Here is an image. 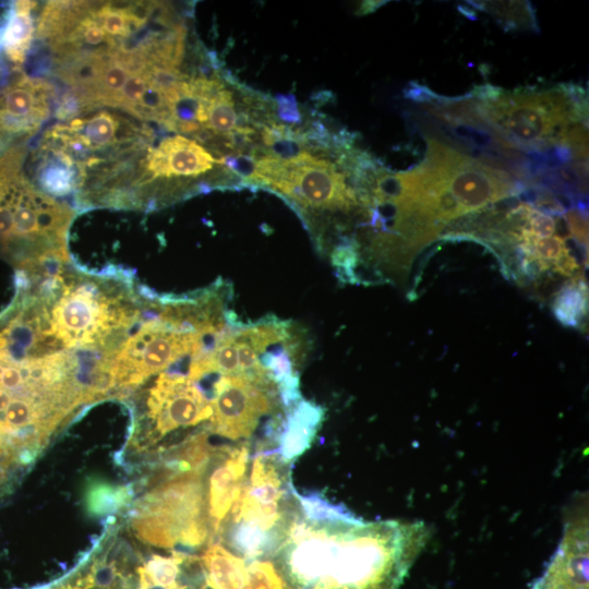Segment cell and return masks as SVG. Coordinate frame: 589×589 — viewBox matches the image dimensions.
<instances>
[{
	"mask_svg": "<svg viewBox=\"0 0 589 589\" xmlns=\"http://www.w3.org/2000/svg\"><path fill=\"white\" fill-rule=\"evenodd\" d=\"M15 320L47 351H72L108 368L153 306L125 272L92 274L70 261L22 271ZM110 370V369H109Z\"/></svg>",
	"mask_w": 589,
	"mask_h": 589,
	"instance_id": "obj_1",
	"label": "cell"
},
{
	"mask_svg": "<svg viewBox=\"0 0 589 589\" xmlns=\"http://www.w3.org/2000/svg\"><path fill=\"white\" fill-rule=\"evenodd\" d=\"M428 537L420 521L290 519L266 555L284 589H399Z\"/></svg>",
	"mask_w": 589,
	"mask_h": 589,
	"instance_id": "obj_2",
	"label": "cell"
},
{
	"mask_svg": "<svg viewBox=\"0 0 589 589\" xmlns=\"http://www.w3.org/2000/svg\"><path fill=\"white\" fill-rule=\"evenodd\" d=\"M107 393L103 363L72 351L27 352L0 338V457L31 461L76 408Z\"/></svg>",
	"mask_w": 589,
	"mask_h": 589,
	"instance_id": "obj_3",
	"label": "cell"
},
{
	"mask_svg": "<svg viewBox=\"0 0 589 589\" xmlns=\"http://www.w3.org/2000/svg\"><path fill=\"white\" fill-rule=\"evenodd\" d=\"M27 145L0 157V255L29 269L69 261L67 238L74 217L68 204L39 189L22 171Z\"/></svg>",
	"mask_w": 589,
	"mask_h": 589,
	"instance_id": "obj_4",
	"label": "cell"
},
{
	"mask_svg": "<svg viewBox=\"0 0 589 589\" xmlns=\"http://www.w3.org/2000/svg\"><path fill=\"white\" fill-rule=\"evenodd\" d=\"M153 141L154 131L145 122L101 108L53 124L39 143L71 158L79 173L77 195L135 159Z\"/></svg>",
	"mask_w": 589,
	"mask_h": 589,
	"instance_id": "obj_5",
	"label": "cell"
},
{
	"mask_svg": "<svg viewBox=\"0 0 589 589\" xmlns=\"http://www.w3.org/2000/svg\"><path fill=\"white\" fill-rule=\"evenodd\" d=\"M473 101L504 139L519 151L537 152L562 144L574 124H587V93L572 83L549 91H503L494 100Z\"/></svg>",
	"mask_w": 589,
	"mask_h": 589,
	"instance_id": "obj_6",
	"label": "cell"
},
{
	"mask_svg": "<svg viewBox=\"0 0 589 589\" xmlns=\"http://www.w3.org/2000/svg\"><path fill=\"white\" fill-rule=\"evenodd\" d=\"M254 181L284 196L302 216L317 249L322 245L329 217L359 206L353 188L342 173L324 159L309 153L291 158L267 156L255 161Z\"/></svg>",
	"mask_w": 589,
	"mask_h": 589,
	"instance_id": "obj_7",
	"label": "cell"
},
{
	"mask_svg": "<svg viewBox=\"0 0 589 589\" xmlns=\"http://www.w3.org/2000/svg\"><path fill=\"white\" fill-rule=\"evenodd\" d=\"M206 510L202 478L196 470L148 494L134 527L144 541L157 546H200L208 533Z\"/></svg>",
	"mask_w": 589,
	"mask_h": 589,
	"instance_id": "obj_8",
	"label": "cell"
},
{
	"mask_svg": "<svg viewBox=\"0 0 589 589\" xmlns=\"http://www.w3.org/2000/svg\"><path fill=\"white\" fill-rule=\"evenodd\" d=\"M11 81L0 89V157L27 145L49 119L56 87L40 77H29L14 68Z\"/></svg>",
	"mask_w": 589,
	"mask_h": 589,
	"instance_id": "obj_9",
	"label": "cell"
},
{
	"mask_svg": "<svg viewBox=\"0 0 589 589\" xmlns=\"http://www.w3.org/2000/svg\"><path fill=\"white\" fill-rule=\"evenodd\" d=\"M212 412L206 392L189 377L187 366L185 372L168 370L156 375L146 396L145 417L156 438L209 420Z\"/></svg>",
	"mask_w": 589,
	"mask_h": 589,
	"instance_id": "obj_10",
	"label": "cell"
},
{
	"mask_svg": "<svg viewBox=\"0 0 589 589\" xmlns=\"http://www.w3.org/2000/svg\"><path fill=\"white\" fill-rule=\"evenodd\" d=\"M279 458L259 454L253 461L250 480L244 483L231 507L230 522H245L266 531H277L286 518L279 513L286 493V478Z\"/></svg>",
	"mask_w": 589,
	"mask_h": 589,
	"instance_id": "obj_11",
	"label": "cell"
},
{
	"mask_svg": "<svg viewBox=\"0 0 589 589\" xmlns=\"http://www.w3.org/2000/svg\"><path fill=\"white\" fill-rule=\"evenodd\" d=\"M531 589H588L587 517L566 525L555 554Z\"/></svg>",
	"mask_w": 589,
	"mask_h": 589,
	"instance_id": "obj_12",
	"label": "cell"
},
{
	"mask_svg": "<svg viewBox=\"0 0 589 589\" xmlns=\"http://www.w3.org/2000/svg\"><path fill=\"white\" fill-rule=\"evenodd\" d=\"M249 460V447L242 445L225 454L208 482V515L216 532L227 517L244 484Z\"/></svg>",
	"mask_w": 589,
	"mask_h": 589,
	"instance_id": "obj_13",
	"label": "cell"
},
{
	"mask_svg": "<svg viewBox=\"0 0 589 589\" xmlns=\"http://www.w3.org/2000/svg\"><path fill=\"white\" fill-rule=\"evenodd\" d=\"M32 182L45 194L57 199L75 194L79 173L69 156L59 149L38 143L32 154Z\"/></svg>",
	"mask_w": 589,
	"mask_h": 589,
	"instance_id": "obj_14",
	"label": "cell"
},
{
	"mask_svg": "<svg viewBox=\"0 0 589 589\" xmlns=\"http://www.w3.org/2000/svg\"><path fill=\"white\" fill-rule=\"evenodd\" d=\"M323 418L324 409L320 405L302 399L287 417L278 437V458L286 464L309 449Z\"/></svg>",
	"mask_w": 589,
	"mask_h": 589,
	"instance_id": "obj_15",
	"label": "cell"
},
{
	"mask_svg": "<svg viewBox=\"0 0 589 589\" xmlns=\"http://www.w3.org/2000/svg\"><path fill=\"white\" fill-rule=\"evenodd\" d=\"M36 7V1H14L3 16L2 49L16 68L24 63L35 38L33 11Z\"/></svg>",
	"mask_w": 589,
	"mask_h": 589,
	"instance_id": "obj_16",
	"label": "cell"
},
{
	"mask_svg": "<svg viewBox=\"0 0 589 589\" xmlns=\"http://www.w3.org/2000/svg\"><path fill=\"white\" fill-rule=\"evenodd\" d=\"M201 564L211 589H238L245 573V560L218 543L208 546Z\"/></svg>",
	"mask_w": 589,
	"mask_h": 589,
	"instance_id": "obj_17",
	"label": "cell"
},
{
	"mask_svg": "<svg viewBox=\"0 0 589 589\" xmlns=\"http://www.w3.org/2000/svg\"><path fill=\"white\" fill-rule=\"evenodd\" d=\"M556 320L567 327H579L587 317L588 291L582 276L577 275L563 285L551 305Z\"/></svg>",
	"mask_w": 589,
	"mask_h": 589,
	"instance_id": "obj_18",
	"label": "cell"
},
{
	"mask_svg": "<svg viewBox=\"0 0 589 589\" xmlns=\"http://www.w3.org/2000/svg\"><path fill=\"white\" fill-rule=\"evenodd\" d=\"M467 3L493 15L505 31H539L534 8L529 1H467Z\"/></svg>",
	"mask_w": 589,
	"mask_h": 589,
	"instance_id": "obj_19",
	"label": "cell"
},
{
	"mask_svg": "<svg viewBox=\"0 0 589 589\" xmlns=\"http://www.w3.org/2000/svg\"><path fill=\"white\" fill-rule=\"evenodd\" d=\"M206 118L203 127L213 133L231 135L238 129L239 118L229 91L221 88L206 101Z\"/></svg>",
	"mask_w": 589,
	"mask_h": 589,
	"instance_id": "obj_20",
	"label": "cell"
},
{
	"mask_svg": "<svg viewBox=\"0 0 589 589\" xmlns=\"http://www.w3.org/2000/svg\"><path fill=\"white\" fill-rule=\"evenodd\" d=\"M291 491L297 497L305 519L313 521L336 520L353 514L345 506L330 504L317 494L301 495L292 485Z\"/></svg>",
	"mask_w": 589,
	"mask_h": 589,
	"instance_id": "obj_21",
	"label": "cell"
},
{
	"mask_svg": "<svg viewBox=\"0 0 589 589\" xmlns=\"http://www.w3.org/2000/svg\"><path fill=\"white\" fill-rule=\"evenodd\" d=\"M527 226L536 238H549L555 232V220L531 206L527 211Z\"/></svg>",
	"mask_w": 589,
	"mask_h": 589,
	"instance_id": "obj_22",
	"label": "cell"
},
{
	"mask_svg": "<svg viewBox=\"0 0 589 589\" xmlns=\"http://www.w3.org/2000/svg\"><path fill=\"white\" fill-rule=\"evenodd\" d=\"M570 235L584 248L588 249V212H582L576 207L565 212L564 215Z\"/></svg>",
	"mask_w": 589,
	"mask_h": 589,
	"instance_id": "obj_23",
	"label": "cell"
},
{
	"mask_svg": "<svg viewBox=\"0 0 589 589\" xmlns=\"http://www.w3.org/2000/svg\"><path fill=\"white\" fill-rule=\"evenodd\" d=\"M404 96L410 100L423 103L424 105H435L445 98L431 91L428 86L417 82L408 83L404 89Z\"/></svg>",
	"mask_w": 589,
	"mask_h": 589,
	"instance_id": "obj_24",
	"label": "cell"
},
{
	"mask_svg": "<svg viewBox=\"0 0 589 589\" xmlns=\"http://www.w3.org/2000/svg\"><path fill=\"white\" fill-rule=\"evenodd\" d=\"M277 113L279 118L289 123H297L301 120L293 95H277Z\"/></svg>",
	"mask_w": 589,
	"mask_h": 589,
	"instance_id": "obj_25",
	"label": "cell"
},
{
	"mask_svg": "<svg viewBox=\"0 0 589 589\" xmlns=\"http://www.w3.org/2000/svg\"><path fill=\"white\" fill-rule=\"evenodd\" d=\"M387 1H363L357 11L358 14H368L374 12Z\"/></svg>",
	"mask_w": 589,
	"mask_h": 589,
	"instance_id": "obj_26",
	"label": "cell"
},
{
	"mask_svg": "<svg viewBox=\"0 0 589 589\" xmlns=\"http://www.w3.org/2000/svg\"><path fill=\"white\" fill-rule=\"evenodd\" d=\"M458 10L470 20H476L477 19V16L474 14L476 12L471 9V7L462 4V5L458 7Z\"/></svg>",
	"mask_w": 589,
	"mask_h": 589,
	"instance_id": "obj_27",
	"label": "cell"
}]
</instances>
